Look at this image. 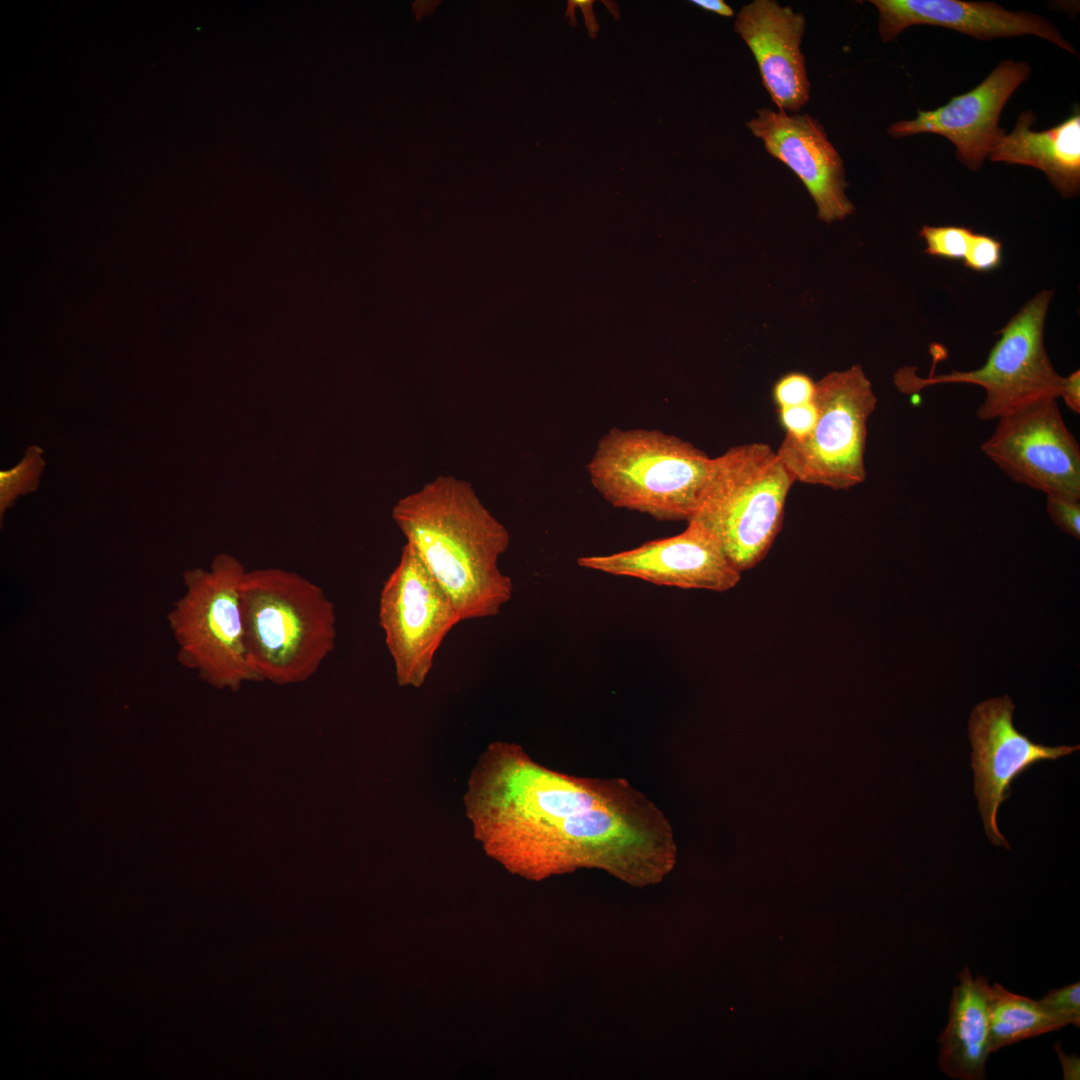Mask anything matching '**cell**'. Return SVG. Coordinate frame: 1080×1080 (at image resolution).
Here are the masks:
<instances>
[{"mask_svg":"<svg viewBox=\"0 0 1080 1080\" xmlns=\"http://www.w3.org/2000/svg\"><path fill=\"white\" fill-rule=\"evenodd\" d=\"M464 805L484 850L528 879L597 868L642 887L675 864L670 823L628 782L553 771L517 744L487 746Z\"/></svg>","mask_w":1080,"mask_h":1080,"instance_id":"cell-1","label":"cell"},{"mask_svg":"<svg viewBox=\"0 0 1080 1080\" xmlns=\"http://www.w3.org/2000/svg\"><path fill=\"white\" fill-rule=\"evenodd\" d=\"M392 518L461 621L496 616L511 599L498 565L510 534L469 482L440 475L401 498Z\"/></svg>","mask_w":1080,"mask_h":1080,"instance_id":"cell-2","label":"cell"},{"mask_svg":"<svg viewBox=\"0 0 1080 1080\" xmlns=\"http://www.w3.org/2000/svg\"><path fill=\"white\" fill-rule=\"evenodd\" d=\"M240 609L247 661L259 681L303 682L335 648L333 602L321 587L295 572L246 571Z\"/></svg>","mask_w":1080,"mask_h":1080,"instance_id":"cell-3","label":"cell"},{"mask_svg":"<svg viewBox=\"0 0 1080 1080\" xmlns=\"http://www.w3.org/2000/svg\"><path fill=\"white\" fill-rule=\"evenodd\" d=\"M795 478L765 443H747L710 458L688 522L710 533L740 573L758 565L780 532Z\"/></svg>","mask_w":1080,"mask_h":1080,"instance_id":"cell-4","label":"cell"},{"mask_svg":"<svg viewBox=\"0 0 1080 1080\" xmlns=\"http://www.w3.org/2000/svg\"><path fill=\"white\" fill-rule=\"evenodd\" d=\"M710 457L657 429L614 427L598 441L587 472L612 506L659 521H689Z\"/></svg>","mask_w":1080,"mask_h":1080,"instance_id":"cell-5","label":"cell"},{"mask_svg":"<svg viewBox=\"0 0 1080 1080\" xmlns=\"http://www.w3.org/2000/svg\"><path fill=\"white\" fill-rule=\"evenodd\" d=\"M246 571L226 553L216 555L209 569L186 570L185 591L167 614L178 662L216 688L237 690L246 681H259L243 637L240 584Z\"/></svg>","mask_w":1080,"mask_h":1080,"instance_id":"cell-6","label":"cell"},{"mask_svg":"<svg viewBox=\"0 0 1080 1080\" xmlns=\"http://www.w3.org/2000/svg\"><path fill=\"white\" fill-rule=\"evenodd\" d=\"M1053 290H1043L1027 301L998 334L986 362L971 371L921 377L915 367H904L895 375L903 393H916L928 386L963 383L980 386L985 398L977 417L999 419L1032 403L1059 398L1063 376L1054 369L1044 345V327Z\"/></svg>","mask_w":1080,"mask_h":1080,"instance_id":"cell-7","label":"cell"},{"mask_svg":"<svg viewBox=\"0 0 1080 1080\" xmlns=\"http://www.w3.org/2000/svg\"><path fill=\"white\" fill-rule=\"evenodd\" d=\"M818 418L803 439L785 435L776 451L796 481L836 490L866 479L867 424L877 398L861 365L834 371L815 382Z\"/></svg>","mask_w":1080,"mask_h":1080,"instance_id":"cell-8","label":"cell"},{"mask_svg":"<svg viewBox=\"0 0 1080 1080\" xmlns=\"http://www.w3.org/2000/svg\"><path fill=\"white\" fill-rule=\"evenodd\" d=\"M459 622L449 596L406 543L379 597V624L400 686L424 684L437 650Z\"/></svg>","mask_w":1080,"mask_h":1080,"instance_id":"cell-9","label":"cell"},{"mask_svg":"<svg viewBox=\"0 0 1080 1080\" xmlns=\"http://www.w3.org/2000/svg\"><path fill=\"white\" fill-rule=\"evenodd\" d=\"M982 445L983 453L1013 481L1046 495L1080 498V448L1057 399L1007 414Z\"/></svg>","mask_w":1080,"mask_h":1080,"instance_id":"cell-10","label":"cell"},{"mask_svg":"<svg viewBox=\"0 0 1080 1080\" xmlns=\"http://www.w3.org/2000/svg\"><path fill=\"white\" fill-rule=\"evenodd\" d=\"M1015 705L1008 695L991 698L972 710L968 731L972 746L974 791L986 835L996 846L1010 850L997 824L1000 805L1009 798L1013 782L1035 764L1055 761L1080 749L1033 742L1013 723Z\"/></svg>","mask_w":1080,"mask_h":1080,"instance_id":"cell-11","label":"cell"},{"mask_svg":"<svg viewBox=\"0 0 1080 1080\" xmlns=\"http://www.w3.org/2000/svg\"><path fill=\"white\" fill-rule=\"evenodd\" d=\"M577 564L655 585L716 592L734 588L741 575L714 537L694 522L677 535L608 555L579 557Z\"/></svg>","mask_w":1080,"mask_h":1080,"instance_id":"cell-12","label":"cell"},{"mask_svg":"<svg viewBox=\"0 0 1080 1080\" xmlns=\"http://www.w3.org/2000/svg\"><path fill=\"white\" fill-rule=\"evenodd\" d=\"M1030 71L1024 61L1003 60L972 90L936 109L918 110L916 118L890 125L888 134L895 138L921 133L942 135L955 145L962 164L976 171L1005 132L998 126L1000 114Z\"/></svg>","mask_w":1080,"mask_h":1080,"instance_id":"cell-13","label":"cell"},{"mask_svg":"<svg viewBox=\"0 0 1080 1080\" xmlns=\"http://www.w3.org/2000/svg\"><path fill=\"white\" fill-rule=\"evenodd\" d=\"M766 151L787 165L803 182L817 207V218L831 223L854 211L845 190L843 160L819 121L810 115H788L763 107L746 123Z\"/></svg>","mask_w":1080,"mask_h":1080,"instance_id":"cell-14","label":"cell"},{"mask_svg":"<svg viewBox=\"0 0 1080 1080\" xmlns=\"http://www.w3.org/2000/svg\"><path fill=\"white\" fill-rule=\"evenodd\" d=\"M805 18L773 0H754L738 12L734 29L758 64L764 87L779 110L797 112L809 100L805 57L800 49Z\"/></svg>","mask_w":1080,"mask_h":1080,"instance_id":"cell-15","label":"cell"},{"mask_svg":"<svg viewBox=\"0 0 1080 1080\" xmlns=\"http://www.w3.org/2000/svg\"><path fill=\"white\" fill-rule=\"evenodd\" d=\"M879 11L878 31L889 42L913 25H934L980 40L1038 36L1076 54L1075 48L1047 19L1030 12L1009 11L997 3L961 0H871Z\"/></svg>","mask_w":1080,"mask_h":1080,"instance_id":"cell-16","label":"cell"},{"mask_svg":"<svg viewBox=\"0 0 1080 1080\" xmlns=\"http://www.w3.org/2000/svg\"><path fill=\"white\" fill-rule=\"evenodd\" d=\"M953 988L947 1025L938 1036L939 1068L958 1080L986 1078V1062L991 1052L989 1034L988 979L973 977L968 966L958 974Z\"/></svg>","mask_w":1080,"mask_h":1080,"instance_id":"cell-17","label":"cell"},{"mask_svg":"<svg viewBox=\"0 0 1080 1080\" xmlns=\"http://www.w3.org/2000/svg\"><path fill=\"white\" fill-rule=\"evenodd\" d=\"M1031 111L1022 112L1013 131L996 140L989 158L1041 170L1064 198L1074 197L1080 187V116L1075 113L1053 128L1034 131Z\"/></svg>","mask_w":1080,"mask_h":1080,"instance_id":"cell-18","label":"cell"},{"mask_svg":"<svg viewBox=\"0 0 1080 1080\" xmlns=\"http://www.w3.org/2000/svg\"><path fill=\"white\" fill-rule=\"evenodd\" d=\"M1065 1026L1039 1000L1013 993L997 982L990 985L989 1034L992 1053Z\"/></svg>","mask_w":1080,"mask_h":1080,"instance_id":"cell-19","label":"cell"},{"mask_svg":"<svg viewBox=\"0 0 1080 1080\" xmlns=\"http://www.w3.org/2000/svg\"><path fill=\"white\" fill-rule=\"evenodd\" d=\"M44 450L37 445L25 450L22 460L9 470L0 471V520L1 526L6 510L13 506L19 495L37 490L45 467Z\"/></svg>","mask_w":1080,"mask_h":1080,"instance_id":"cell-20","label":"cell"},{"mask_svg":"<svg viewBox=\"0 0 1080 1080\" xmlns=\"http://www.w3.org/2000/svg\"><path fill=\"white\" fill-rule=\"evenodd\" d=\"M973 230L964 226L924 225L919 236L925 241V253L950 260H963Z\"/></svg>","mask_w":1080,"mask_h":1080,"instance_id":"cell-21","label":"cell"},{"mask_svg":"<svg viewBox=\"0 0 1080 1080\" xmlns=\"http://www.w3.org/2000/svg\"><path fill=\"white\" fill-rule=\"evenodd\" d=\"M1039 1001L1066 1026L1080 1027L1079 981L1051 989Z\"/></svg>","mask_w":1080,"mask_h":1080,"instance_id":"cell-22","label":"cell"},{"mask_svg":"<svg viewBox=\"0 0 1080 1080\" xmlns=\"http://www.w3.org/2000/svg\"><path fill=\"white\" fill-rule=\"evenodd\" d=\"M1002 260V243L989 235L973 233L963 258L966 268L988 272L999 267Z\"/></svg>","mask_w":1080,"mask_h":1080,"instance_id":"cell-23","label":"cell"},{"mask_svg":"<svg viewBox=\"0 0 1080 1080\" xmlns=\"http://www.w3.org/2000/svg\"><path fill=\"white\" fill-rule=\"evenodd\" d=\"M815 382L806 374L792 372L781 377L773 388L778 409L813 401Z\"/></svg>","mask_w":1080,"mask_h":1080,"instance_id":"cell-24","label":"cell"},{"mask_svg":"<svg viewBox=\"0 0 1080 1080\" xmlns=\"http://www.w3.org/2000/svg\"><path fill=\"white\" fill-rule=\"evenodd\" d=\"M1046 510L1051 520L1072 537L1080 538V498L1046 495Z\"/></svg>","mask_w":1080,"mask_h":1080,"instance_id":"cell-25","label":"cell"},{"mask_svg":"<svg viewBox=\"0 0 1080 1080\" xmlns=\"http://www.w3.org/2000/svg\"><path fill=\"white\" fill-rule=\"evenodd\" d=\"M778 410L785 435L794 439H803L813 431L818 418L817 408L813 401Z\"/></svg>","mask_w":1080,"mask_h":1080,"instance_id":"cell-26","label":"cell"},{"mask_svg":"<svg viewBox=\"0 0 1080 1080\" xmlns=\"http://www.w3.org/2000/svg\"><path fill=\"white\" fill-rule=\"evenodd\" d=\"M1066 406L1074 413H1080V371L1076 370L1063 377L1060 396Z\"/></svg>","mask_w":1080,"mask_h":1080,"instance_id":"cell-27","label":"cell"},{"mask_svg":"<svg viewBox=\"0 0 1080 1080\" xmlns=\"http://www.w3.org/2000/svg\"><path fill=\"white\" fill-rule=\"evenodd\" d=\"M1055 1051L1059 1058V1061L1063 1070V1078L1065 1080H1079L1080 1079V1059L1075 1053L1067 1055L1062 1049L1059 1043L1055 1044Z\"/></svg>","mask_w":1080,"mask_h":1080,"instance_id":"cell-28","label":"cell"},{"mask_svg":"<svg viewBox=\"0 0 1080 1080\" xmlns=\"http://www.w3.org/2000/svg\"><path fill=\"white\" fill-rule=\"evenodd\" d=\"M592 4H593V1H589V0H571V1L568 2V5H571L573 7L577 6V7H580L582 9L583 15L585 16V19H586V27L588 29L589 35H590L591 38H594L596 36V33H597L598 29H599V26H598V24H597V22L595 20L594 14H593Z\"/></svg>","mask_w":1080,"mask_h":1080,"instance_id":"cell-29","label":"cell"},{"mask_svg":"<svg viewBox=\"0 0 1080 1080\" xmlns=\"http://www.w3.org/2000/svg\"><path fill=\"white\" fill-rule=\"evenodd\" d=\"M691 3L721 16L731 17L734 14L733 9L723 0H692Z\"/></svg>","mask_w":1080,"mask_h":1080,"instance_id":"cell-30","label":"cell"}]
</instances>
